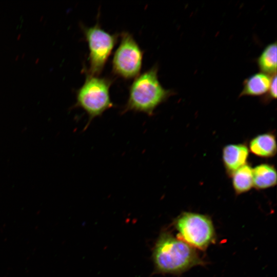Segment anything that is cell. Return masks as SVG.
Returning <instances> with one entry per match:
<instances>
[{
    "mask_svg": "<svg viewBox=\"0 0 277 277\" xmlns=\"http://www.w3.org/2000/svg\"><path fill=\"white\" fill-rule=\"evenodd\" d=\"M153 259L159 271L173 274L183 273L205 263L195 248L167 232H163L157 240Z\"/></svg>",
    "mask_w": 277,
    "mask_h": 277,
    "instance_id": "6da1fadb",
    "label": "cell"
},
{
    "mask_svg": "<svg viewBox=\"0 0 277 277\" xmlns=\"http://www.w3.org/2000/svg\"><path fill=\"white\" fill-rule=\"evenodd\" d=\"M158 66L154 65L136 76L129 89V96L121 114L128 111L142 112L149 116L173 92L165 89L158 78Z\"/></svg>",
    "mask_w": 277,
    "mask_h": 277,
    "instance_id": "7a4b0ae2",
    "label": "cell"
},
{
    "mask_svg": "<svg viewBox=\"0 0 277 277\" xmlns=\"http://www.w3.org/2000/svg\"><path fill=\"white\" fill-rule=\"evenodd\" d=\"M85 74L84 83L76 91L74 105L75 108L83 109L88 116L84 130L95 117L101 116L105 111L114 106L109 93L112 78Z\"/></svg>",
    "mask_w": 277,
    "mask_h": 277,
    "instance_id": "3957f363",
    "label": "cell"
},
{
    "mask_svg": "<svg viewBox=\"0 0 277 277\" xmlns=\"http://www.w3.org/2000/svg\"><path fill=\"white\" fill-rule=\"evenodd\" d=\"M178 238L194 248L205 250L215 241V232L207 215L184 212L174 221Z\"/></svg>",
    "mask_w": 277,
    "mask_h": 277,
    "instance_id": "277c9868",
    "label": "cell"
},
{
    "mask_svg": "<svg viewBox=\"0 0 277 277\" xmlns=\"http://www.w3.org/2000/svg\"><path fill=\"white\" fill-rule=\"evenodd\" d=\"M81 28L89 51V67L85 68L84 71L90 75L99 76L117 42L119 34L105 31L98 22L92 27L81 25Z\"/></svg>",
    "mask_w": 277,
    "mask_h": 277,
    "instance_id": "5b68a950",
    "label": "cell"
},
{
    "mask_svg": "<svg viewBox=\"0 0 277 277\" xmlns=\"http://www.w3.org/2000/svg\"><path fill=\"white\" fill-rule=\"evenodd\" d=\"M143 54L133 35L128 32H122L112 61L113 73L126 80L136 77L142 67Z\"/></svg>",
    "mask_w": 277,
    "mask_h": 277,
    "instance_id": "8992f818",
    "label": "cell"
},
{
    "mask_svg": "<svg viewBox=\"0 0 277 277\" xmlns=\"http://www.w3.org/2000/svg\"><path fill=\"white\" fill-rule=\"evenodd\" d=\"M249 148L244 144H231L226 145L222 151V160L224 168L229 175L247 164Z\"/></svg>",
    "mask_w": 277,
    "mask_h": 277,
    "instance_id": "52a82bcc",
    "label": "cell"
},
{
    "mask_svg": "<svg viewBox=\"0 0 277 277\" xmlns=\"http://www.w3.org/2000/svg\"><path fill=\"white\" fill-rule=\"evenodd\" d=\"M249 148L257 156L263 158L272 157L276 152L275 137L269 132L258 135L250 141Z\"/></svg>",
    "mask_w": 277,
    "mask_h": 277,
    "instance_id": "ba28073f",
    "label": "cell"
},
{
    "mask_svg": "<svg viewBox=\"0 0 277 277\" xmlns=\"http://www.w3.org/2000/svg\"><path fill=\"white\" fill-rule=\"evenodd\" d=\"M253 187L256 189H265L276 184L277 175L275 167L263 163L252 168Z\"/></svg>",
    "mask_w": 277,
    "mask_h": 277,
    "instance_id": "9c48e42d",
    "label": "cell"
},
{
    "mask_svg": "<svg viewBox=\"0 0 277 277\" xmlns=\"http://www.w3.org/2000/svg\"><path fill=\"white\" fill-rule=\"evenodd\" d=\"M271 78L268 74L256 73L245 80L240 96H259L266 93L269 89Z\"/></svg>",
    "mask_w": 277,
    "mask_h": 277,
    "instance_id": "30bf717a",
    "label": "cell"
},
{
    "mask_svg": "<svg viewBox=\"0 0 277 277\" xmlns=\"http://www.w3.org/2000/svg\"><path fill=\"white\" fill-rule=\"evenodd\" d=\"M230 176L232 187L236 194L247 192L253 187L252 168L247 163L235 170Z\"/></svg>",
    "mask_w": 277,
    "mask_h": 277,
    "instance_id": "8fae6325",
    "label": "cell"
},
{
    "mask_svg": "<svg viewBox=\"0 0 277 277\" xmlns=\"http://www.w3.org/2000/svg\"><path fill=\"white\" fill-rule=\"evenodd\" d=\"M257 63L260 69L265 74H276V43L267 45L258 57Z\"/></svg>",
    "mask_w": 277,
    "mask_h": 277,
    "instance_id": "7c38bea8",
    "label": "cell"
},
{
    "mask_svg": "<svg viewBox=\"0 0 277 277\" xmlns=\"http://www.w3.org/2000/svg\"><path fill=\"white\" fill-rule=\"evenodd\" d=\"M268 97L271 99L276 98V76H272L268 89Z\"/></svg>",
    "mask_w": 277,
    "mask_h": 277,
    "instance_id": "4fadbf2b",
    "label": "cell"
}]
</instances>
